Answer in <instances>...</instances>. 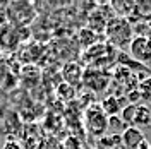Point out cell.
<instances>
[{"label":"cell","instance_id":"cell-1","mask_svg":"<svg viewBox=\"0 0 151 149\" xmlns=\"http://www.w3.org/2000/svg\"><path fill=\"white\" fill-rule=\"evenodd\" d=\"M105 36L108 39L110 47H117L120 50L129 48L132 38H134L132 22L125 17H112L105 28Z\"/></svg>","mask_w":151,"mask_h":149},{"label":"cell","instance_id":"cell-2","mask_svg":"<svg viewBox=\"0 0 151 149\" xmlns=\"http://www.w3.org/2000/svg\"><path fill=\"white\" fill-rule=\"evenodd\" d=\"M84 129L94 139H100V137L106 135V130H108V117L101 110L100 103H93V105H89L86 108Z\"/></svg>","mask_w":151,"mask_h":149},{"label":"cell","instance_id":"cell-3","mask_svg":"<svg viewBox=\"0 0 151 149\" xmlns=\"http://www.w3.org/2000/svg\"><path fill=\"white\" fill-rule=\"evenodd\" d=\"M129 57L137 64L146 65L151 62V36H134L129 45Z\"/></svg>","mask_w":151,"mask_h":149},{"label":"cell","instance_id":"cell-4","mask_svg":"<svg viewBox=\"0 0 151 149\" xmlns=\"http://www.w3.org/2000/svg\"><path fill=\"white\" fill-rule=\"evenodd\" d=\"M83 84L88 89H91L94 93H101L108 87L110 84V74H106L101 69H94L89 67L84 70V77H83Z\"/></svg>","mask_w":151,"mask_h":149},{"label":"cell","instance_id":"cell-5","mask_svg":"<svg viewBox=\"0 0 151 149\" xmlns=\"http://www.w3.org/2000/svg\"><path fill=\"white\" fill-rule=\"evenodd\" d=\"M62 77H64V82L69 86H77V84L83 82V77H84V69L81 64L77 62H67L64 69H62Z\"/></svg>","mask_w":151,"mask_h":149},{"label":"cell","instance_id":"cell-6","mask_svg":"<svg viewBox=\"0 0 151 149\" xmlns=\"http://www.w3.org/2000/svg\"><path fill=\"white\" fill-rule=\"evenodd\" d=\"M120 137H122V148L124 149H137L146 140L142 130L137 129V127H127L122 132Z\"/></svg>","mask_w":151,"mask_h":149},{"label":"cell","instance_id":"cell-7","mask_svg":"<svg viewBox=\"0 0 151 149\" xmlns=\"http://www.w3.org/2000/svg\"><path fill=\"white\" fill-rule=\"evenodd\" d=\"M100 106H101V110L105 112V115L110 118V117H119V113L122 112L124 105L122 101L115 96V94H108V96H105L103 100L100 101Z\"/></svg>","mask_w":151,"mask_h":149},{"label":"cell","instance_id":"cell-8","mask_svg":"<svg viewBox=\"0 0 151 149\" xmlns=\"http://www.w3.org/2000/svg\"><path fill=\"white\" fill-rule=\"evenodd\" d=\"M132 127H137V129H142V127H151V106L150 105H137V112H136V120H134V125Z\"/></svg>","mask_w":151,"mask_h":149},{"label":"cell","instance_id":"cell-9","mask_svg":"<svg viewBox=\"0 0 151 149\" xmlns=\"http://www.w3.org/2000/svg\"><path fill=\"white\" fill-rule=\"evenodd\" d=\"M96 149H124L122 137L119 134H106L103 137L96 139Z\"/></svg>","mask_w":151,"mask_h":149},{"label":"cell","instance_id":"cell-10","mask_svg":"<svg viewBox=\"0 0 151 149\" xmlns=\"http://www.w3.org/2000/svg\"><path fill=\"white\" fill-rule=\"evenodd\" d=\"M137 91L141 96V103L151 106V75H146L144 79L137 82Z\"/></svg>","mask_w":151,"mask_h":149},{"label":"cell","instance_id":"cell-11","mask_svg":"<svg viewBox=\"0 0 151 149\" xmlns=\"http://www.w3.org/2000/svg\"><path fill=\"white\" fill-rule=\"evenodd\" d=\"M110 7L115 10L117 17H125V19H127V16L134 12V9H136V4H134V2H120V4L112 2V4H110Z\"/></svg>","mask_w":151,"mask_h":149},{"label":"cell","instance_id":"cell-12","mask_svg":"<svg viewBox=\"0 0 151 149\" xmlns=\"http://www.w3.org/2000/svg\"><path fill=\"white\" fill-rule=\"evenodd\" d=\"M136 112H137V105H125L120 112V118L122 122L127 125V127H132L134 125V120H136Z\"/></svg>","mask_w":151,"mask_h":149},{"label":"cell","instance_id":"cell-13","mask_svg":"<svg viewBox=\"0 0 151 149\" xmlns=\"http://www.w3.org/2000/svg\"><path fill=\"white\" fill-rule=\"evenodd\" d=\"M57 94H58V98L64 100V101L74 100L76 98V87L74 86H69V84H65V82H62L57 87Z\"/></svg>","mask_w":151,"mask_h":149},{"label":"cell","instance_id":"cell-14","mask_svg":"<svg viewBox=\"0 0 151 149\" xmlns=\"http://www.w3.org/2000/svg\"><path fill=\"white\" fill-rule=\"evenodd\" d=\"M127 129V125L122 122L120 117H110L108 118V130H113V134L122 135V132Z\"/></svg>","mask_w":151,"mask_h":149},{"label":"cell","instance_id":"cell-15","mask_svg":"<svg viewBox=\"0 0 151 149\" xmlns=\"http://www.w3.org/2000/svg\"><path fill=\"white\" fill-rule=\"evenodd\" d=\"M4 149H22V146L19 142H16V140H9V142H5Z\"/></svg>","mask_w":151,"mask_h":149},{"label":"cell","instance_id":"cell-16","mask_svg":"<svg viewBox=\"0 0 151 149\" xmlns=\"http://www.w3.org/2000/svg\"><path fill=\"white\" fill-rule=\"evenodd\" d=\"M150 149H151V146H150Z\"/></svg>","mask_w":151,"mask_h":149}]
</instances>
